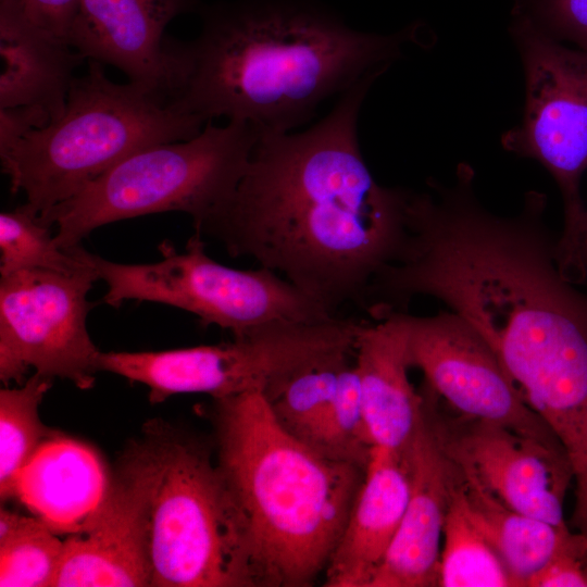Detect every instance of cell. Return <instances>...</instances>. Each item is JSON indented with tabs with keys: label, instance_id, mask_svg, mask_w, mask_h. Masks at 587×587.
I'll return each instance as SVG.
<instances>
[{
	"label": "cell",
	"instance_id": "obj_9",
	"mask_svg": "<svg viewBox=\"0 0 587 587\" xmlns=\"http://www.w3.org/2000/svg\"><path fill=\"white\" fill-rule=\"evenodd\" d=\"M511 34L525 75L521 124L502 136L505 150L532 158L552 175L562 195L564 224L557 239L561 272L576 278L586 211L579 186L587 170V51L569 48L513 9Z\"/></svg>",
	"mask_w": 587,
	"mask_h": 587
},
{
	"label": "cell",
	"instance_id": "obj_6",
	"mask_svg": "<svg viewBox=\"0 0 587 587\" xmlns=\"http://www.w3.org/2000/svg\"><path fill=\"white\" fill-rule=\"evenodd\" d=\"M243 122L212 121L197 136L157 143L126 157L39 220L57 225V243L68 249L93 229L140 215L179 211L203 229L227 207L259 139Z\"/></svg>",
	"mask_w": 587,
	"mask_h": 587
},
{
	"label": "cell",
	"instance_id": "obj_23",
	"mask_svg": "<svg viewBox=\"0 0 587 587\" xmlns=\"http://www.w3.org/2000/svg\"><path fill=\"white\" fill-rule=\"evenodd\" d=\"M64 540L39 517L0 511V586L51 587Z\"/></svg>",
	"mask_w": 587,
	"mask_h": 587
},
{
	"label": "cell",
	"instance_id": "obj_22",
	"mask_svg": "<svg viewBox=\"0 0 587 587\" xmlns=\"http://www.w3.org/2000/svg\"><path fill=\"white\" fill-rule=\"evenodd\" d=\"M52 378L35 373L18 388L0 390V496L16 497L17 480L37 452L58 433L39 416Z\"/></svg>",
	"mask_w": 587,
	"mask_h": 587
},
{
	"label": "cell",
	"instance_id": "obj_16",
	"mask_svg": "<svg viewBox=\"0 0 587 587\" xmlns=\"http://www.w3.org/2000/svg\"><path fill=\"white\" fill-rule=\"evenodd\" d=\"M410 496L407 451L374 447L324 573L327 587H370L400 528Z\"/></svg>",
	"mask_w": 587,
	"mask_h": 587
},
{
	"label": "cell",
	"instance_id": "obj_27",
	"mask_svg": "<svg viewBox=\"0 0 587 587\" xmlns=\"http://www.w3.org/2000/svg\"><path fill=\"white\" fill-rule=\"evenodd\" d=\"M513 9L539 29L587 51V0H514Z\"/></svg>",
	"mask_w": 587,
	"mask_h": 587
},
{
	"label": "cell",
	"instance_id": "obj_14",
	"mask_svg": "<svg viewBox=\"0 0 587 587\" xmlns=\"http://www.w3.org/2000/svg\"><path fill=\"white\" fill-rule=\"evenodd\" d=\"M199 0H79L70 46L84 59L123 71L130 83L168 99L175 63L164 29Z\"/></svg>",
	"mask_w": 587,
	"mask_h": 587
},
{
	"label": "cell",
	"instance_id": "obj_12",
	"mask_svg": "<svg viewBox=\"0 0 587 587\" xmlns=\"http://www.w3.org/2000/svg\"><path fill=\"white\" fill-rule=\"evenodd\" d=\"M438 420L448 452L501 502L525 515L566 525L563 504L574 474L563 449L488 421L465 417L450 427Z\"/></svg>",
	"mask_w": 587,
	"mask_h": 587
},
{
	"label": "cell",
	"instance_id": "obj_31",
	"mask_svg": "<svg viewBox=\"0 0 587 587\" xmlns=\"http://www.w3.org/2000/svg\"><path fill=\"white\" fill-rule=\"evenodd\" d=\"M587 280V209L582 223L579 283Z\"/></svg>",
	"mask_w": 587,
	"mask_h": 587
},
{
	"label": "cell",
	"instance_id": "obj_4",
	"mask_svg": "<svg viewBox=\"0 0 587 587\" xmlns=\"http://www.w3.org/2000/svg\"><path fill=\"white\" fill-rule=\"evenodd\" d=\"M121 464L138 488L152 587H258L241 516L201 442L161 422Z\"/></svg>",
	"mask_w": 587,
	"mask_h": 587
},
{
	"label": "cell",
	"instance_id": "obj_30",
	"mask_svg": "<svg viewBox=\"0 0 587 587\" xmlns=\"http://www.w3.org/2000/svg\"><path fill=\"white\" fill-rule=\"evenodd\" d=\"M50 122V114L40 107L0 108V149L33 129L47 126Z\"/></svg>",
	"mask_w": 587,
	"mask_h": 587
},
{
	"label": "cell",
	"instance_id": "obj_20",
	"mask_svg": "<svg viewBox=\"0 0 587 587\" xmlns=\"http://www.w3.org/2000/svg\"><path fill=\"white\" fill-rule=\"evenodd\" d=\"M452 459L473 522L502 560L515 587L527 586L576 533L567 525L557 526L512 510L492 495L465 463Z\"/></svg>",
	"mask_w": 587,
	"mask_h": 587
},
{
	"label": "cell",
	"instance_id": "obj_24",
	"mask_svg": "<svg viewBox=\"0 0 587 587\" xmlns=\"http://www.w3.org/2000/svg\"><path fill=\"white\" fill-rule=\"evenodd\" d=\"M352 352L334 354L292 374L264 395L277 423L302 442L325 416Z\"/></svg>",
	"mask_w": 587,
	"mask_h": 587
},
{
	"label": "cell",
	"instance_id": "obj_26",
	"mask_svg": "<svg viewBox=\"0 0 587 587\" xmlns=\"http://www.w3.org/2000/svg\"><path fill=\"white\" fill-rule=\"evenodd\" d=\"M1 276L24 270L76 272L87 265L74 248H61L50 226L23 205L0 214Z\"/></svg>",
	"mask_w": 587,
	"mask_h": 587
},
{
	"label": "cell",
	"instance_id": "obj_18",
	"mask_svg": "<svg viewBox=\"0 0 587 587\" xmlns=\"http://www.w3.org/2000/svg\"><path fill=\"white\" fill-rule=\"evenodd\" d=\"M0 108L40 107L57 118L84 58L9 0H0Z\"/></svg>",
	"mask_w": 587,
	"mask_h": 587
},
{
	"label": "cell",
	"instance_id": "obj_21",
	"mask_svg": "<svg viewBox=\"0 0 587 587\" xmlns=\"http://www.w3.org/2000/svg\"><path fill=\"white\" fill-rule=\"evenodd\" d=\"M438 586L515 587L502 560L467 511L459 470L444 526Z\"/></svg>",
	"mask_w": 587,
	"mask_h": 587
},
{
	"label": "cell",
	"instance_id": "obj_2",
	"mask_svg": "<svg viewBox=\"0 0 587 587\" xmlns=\"http://www.w3.org/2000/svg\"><path fill=\"white\" fill-rule=\"evenodd\" d=\"M197 12L198 37L171 38L170 102L205 123L225 116L250 124L260 136L305 124L324 100L387 70L420 30H357L317 0H232Z\"/></svg>",
	"mask_w": 587,
	"mask_h": 587
},
{
	"label": "cell",
	"instance_id": "obj_25",
	"mask_svg": "<svg viewBox=\"0 0 587 587\" xmlns=\"http://www.w3.org/2000/svg\"><path fill=\"white\" fill-rule=\"evenodd\" d=\"M303 442L328 458L367 466L375 446L363 411L354 362L341 371L325 416Z\"/></svg>",
	"mask_w": 587,
	"mask_h": 587
},
{
	"label": "cell",
	"instance_id": "obj_15",
	"mask_svg": "<svg viewBox=\"0 0 587 587\" xmlns=\"http://www.w3.org/2000/svg\"><path fill=\"white\" fill-rule=\"evenodd\" d=\"M150 585L140 495L121 464L98 505L64 540L51 587Z\"/></svg>",
	"mask_w": 587,
	"mask_h": 587
},
{
	"label": "cell",
	"instance_id": "obj_1",
	"mask_svg": "<svg viewBox=\"0 0 587 587\" xmlns=\"http://www.w3.org/2000/svg\"><path fill=\"white\" fill-rule=\"evenodd\" d=\"M385 71L341 93L304 132L259 136L233 198L202 232L335 315L347 303L365 309L372 280L408 236L411 191L378 184L358 140L361 105Z\"/></svg>",
	"mask_w": 587,
	"mask_h": 587
},
{
	"label": "cell",
	"instance_id": "obj_17",
	"mask_svg": "<svg viewBox=\"0 0 587 587\" xmlns=\"http://www.w3.org/2000/svg\"><path fill=\"white\" fill-rule=\"evenodd\" d=\"M403 311L361 322L354 346L363 411L373 444L403 454L420 421L424 397L412 386Z\"/></svg>",
	"mask_w": 587,
	"mask_h": 587
},
{
	"label": "cell",
	"instance_id": "obj_13",
	"mask_svg": "<svg viewBox=\"0 0 587 587\" xmlns=\"http://www.w3.org/2000/svg\"><path fill=\"white\" fill-rule=\"evenodd\" d=\"M422 394V414L407 450V509L370 587L438 586L444 526L458 469L445 445L436 397L425 386Z\"/></svg>",
	"mask_w": 587,
	"mask_h": 587
},
{
	"label": "cell",
	"instance_id": "obj_10",
	"mask_svg": "<svg viewBox=\"0 0 587 587\" xmlns=\"http://www.w3.org/2000/svg\"><path fill=\"white\" fill-rule=\"evenodd\" d=\"M72 248L78 254L76 247ZM86 263L72 273L24 270L1 276L0 378L3 383H21L27 370L34 367L42 376L68 379L79 389L93 386L100 351L86 326L92 308L87 294L99 277Z\"/></svg>",
	"mask_w": 587,
	"mask_h": 587
},
{
	"label": "cell",
	"instance_id": "obj_7",
	"mask_svg": "<svg viewBox=\"0 0 587 587\" xmlns=\"http://www.w3.org/2000/svg\"><path fill=\"white\" fill-rule=\"evenodd\" d=\"M204 247L196 230L184 251L163 241L162 260L154 263H116L79 245L76 249L105 282L102 301L115 308L125 300L164 303L193 313L203 326L228 329L234 337L276 323H320L340 316L274 271L220 264Z\"/></svg>",
	"mask_w": 587,
	"mask_h": 587
},
{
	"label": "cell",
	"instance_id": "obj_3",
	"mask_svg": "<svg viewBox=\"0 0 587 587\" xmlns=\"http://www.w3.org/2000/svg\"><path fill=\"white\" fill-rule=\"evenodd\" d=\"M217 466L241 516L258 587L324 575L366 467L286 432L261 391L215 399Z\"/></svg>",
	"mask_w": 587,
	"mask_h": 587
},
{
	"label": "cell",
	"instance_id": "obj_11",
	"mask_svg": "<svg viewBox=\"0 0 587 587\" xmlns=\"http://www.w3.org/2000/svg\"><path fill=\"white\" fill-rule=\"evenodd\" d=\"M407 361L424 374L439 400L463 417L502 425L563 449L547 424L527 405L482 335L452 311L415 316L403 311Z\"/></svg>",
	"mask_w": 587,
	"mask_h": 587
},
{
	"label": "cell",
	"instance_id": "obj_19",
	"mask_svg": "<svg viewBox=\"0 0 587 587\" xmlns=\"http://www.w3.org/2000/svg\"><path fill=\"white\" fill-rule=\"evenodd\" d=\"M109 483L91 449L58 435L21 473L16 497L54 532L73 533L98 505Z\"/></svg>",
	"mask_w": 587,
	"mask_h": 587
},
{
	"label": "cell",
	"instance_id": "obj_8",
	"mask_svg": "<svg viewBox=\"0 0 587 587\" xmlns=\"http://www.w3.org/2000/svg\"><path fill=\"white\" fill-rule=\"evenodd\" d=\"M361 321L337 316L320 323H276L230 342L165 351L99 352L98 370L149 388L151 403L177 394L223 399L268 394L301 369L353 352Z\"/></svg>",
	"mask_w": 587,
	"mask_h": 587
},
{
	"label": "cell",
	"instance_id": "obj_29",
	"mask_svg": "<svg viewBox=\"0 0 587 587\" xmlns=\"http://www.w3.org/2000/svg\"><path fill=\"white\" fill-rule=\"evenodd\" d=\"M37 27L68 42L79 0H10Z\"/></svg>",
	"mask_w": 587,
	"mask_h": 587
},
{
	"label": "cell",
	"instance_id": "obj_28",
	"mask_svg": "<svg viewBox=\"0 0 587 587\" xmlns=\"http://www.w3.org/2000/svg\"><path fill=\"white\" fill-rule=\"evenodd\" d=\"M527 587H587V535L576 533L528 582Z\"/></svg>",
	"mask_w": 587,
	"mask_h": 587
},
{
	"label": "cell",
	"instance_id": "obj_5",
	"mask_svg": "<svg viewBox=\"0 0 587 587\" xmlns=\"http://www.w3.org/2000/svg\"><path fill=\"white\" fill-rule=\"evenodd\" d=\"M205 122L140 85L110 80L89 60L72 82L63 112L0 149L12 192L23 191L39 216L72 198L85 185L146 147L188 140Z\"/></svg>",
	"mask_w": 587,
	"mask_h": 587
}]
</instances>
